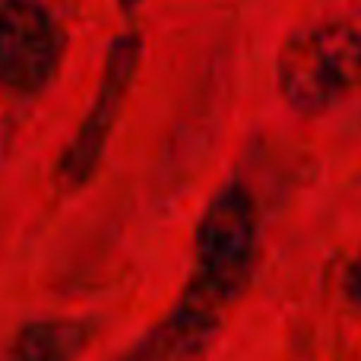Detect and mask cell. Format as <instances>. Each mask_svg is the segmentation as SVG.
<instances>
[{
  "label": "cell",
  "mask_w": 361,
  "mask_h": 361,
  "mask_svg": "<svg viewBox=\"0 0 361 361\" xmlns=\"http://www.w3.org/2000/svg\"><path fill=\"white\" fill-rule=\"evenodd\" d=\"M260 250V216L250 190L228 180L212 193L193 231V273L178 305L222 324V314L244 295Z\"/></svg>",
  "instance_id": "cell-1"
},
{
  "label": "cell",
  "mask_w": 361,
  "mask_h": 361,
  "mask_svg": "<svg viewBox=\"0 0 361 361\" xmlns=\"http://www.w3.org/2000/svg\"><path fill=\"white\" fill-rule=\"evenodd\" d=\"M276 86L292 111L326 114L361 86V32L343 19L295 29L276 57Z\"/></svg>",
  "instance_id": "cell-2"
},
{
  "label": "cell",
  "mask_w": 361,
  "mask_h": 361,
  "mask_svg": "<svg viewBox=\"0 0 361 361\" xmlns=\"http://www.w3.org/2000/svg\"><path fill=\"white\" fill-rule=\"evenodd\" d=\"M140 57H143V38H140V32H124V35H118L108 44L95 99L89 105L76 137L70 140V146L63 149L61 162H57V180L67 190L86 187L95 178V171H99L105 149H108V140H111L114 124L121 118V108L127 102V92H130L133 80H137Z\"/></svg>",
  "instance_id": "cell-3"
},
{
  "label": "cell",
  "mask_w": 361,
  "mask_h": 361,
  "mask_svg": "<svg viewBox=\"0 0 361 361\" xmlns=\"http://www.w3.org/2000/svg\"><path fill=\"white\" fill-rule=\"evenodd\" d=\"M67 48L61 23L38 0L0 4V86L10 95L32 99L57 76Z\"/></svg>",
  "instance_id": "cell-4"
},
{
  "label": "cell",
  "mask_w": 361,
  "mask_h": 361,
  "mask_svg": "<svg viewBox=\"0 0 361 361\" xmlns=\"http://www.w3.org/2000/svg\"><path fill=\"white\" fill-rule=\"evenodd\" d=\"M89 345V326L80 320H32L13 336L4 361H80Z\"/></svg>",
  "instance_id": "cell-5"
},
{
  "label": "cell",
  "mask_w": 361,
  "mask_h": 361,
  "mask_svg": "<svg viewBox=\"0 0 361 361\" xmlns=\"http://www.w3.org/2000/svg\"><path fill=\"white\" fill-rule=\"evenodd\" d=\"M345 295H349L355 305H361V254L349 263V269H345Z\"/></svg>",
  "instance_id": "cell-6"
},
{
  "label": "cell",
  "mask_w": 361,
  "mask_h": 361,
  "mask_svg": "<svg viewBox=\"0 0 361 361\" xmlns=\"http://www.w3.org/2000/svg\"><path fill=\"white\" fill-rule=\"evenodd\" d=\"M140 4H143V0H118V6H121V10H124V13H133Z\"/></svg>",
  "instance_id": "cell-7"
}]
</instances>
